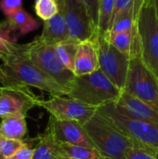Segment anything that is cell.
I'll return each mask as SVG.
<instances>
[{"instance_id": "9c48e42d", "label": "cell", "mask_w": 158, "mask_h": 159, "mask_svg": "<svg viewBox=\"0 0 158 159\" xmlns=\"http://www.w3.org/2000/svg\"><path fill=\"white\" fill-rule=\"evenodd\" d=\"M37 106L60 120H75L85 125L95 115L98 108L86 104L67 95L51 96L48 100H38Z\"/></svg>"}, {"instance_id": "7a4b0ae2", "label": "cell", "mask_w": 158, "mask_h": 159, "mask_svg": "<svg viewBox=\"0 0 158 159\" xmlns=\"http://www.w3.org/2000/svg\"><path fill=\"white\" fill-rule=\"evenodd\" d=\"M96 149L112 159H127L136 144L130 137L120 130L99 110L84 125Z\"/></svg>"}, {"instance_id": "277c9868", "label": "cell", "mask_w": 158, "mask_h": 159, "mask_svg": "<svg viewBox=\"0 0 158 159\" xmlns=\"http://www.w3.org/2000/svg\"><path fill=\"white\" fill-rule=\"evenodd\" d=\"M141 58L158 79V10L154 0H142L137 15Z\"/></svg>"}, {"instance_id": "2e32d148", "label": "cell", "mask_w": 158, "mask_h": 159, "mask_svg": "<svg viewBox=\"0 0 158 159\" xmlns=\"http://www.w3.org/2000/svg\"><path fill=\"white\" fill-rule=\"evenodd\" d=\"M103 34L110 44L130 58L141 56V41L137 24L129 31L118 33L107 31Z\"/></svg>"}, {"instance_id": "484cf974", "label": "cell", "mask_w": 158, "mask_h": 159, "mask_svg": "<svg viewBox=\"0 0 158 159\" xmlns=\"http://www.w3.org/2000/svg\"><path fill=\"white\" fill-rule=\"evenodd\" d=\"M23 0H0V10L8 17L22 8Z\"/></svg>"}, {"instance_id": "7402d4cb", "label": "cell", "mask_w": 158, "mask_h": 159, "mask_svg": "<svg viewBox=\"0 0 158 159\" xmlns=\"http://www.w3.org/2000/svg\"><path fill=\"white\" fill-rule=\"evenodd\" d=\"M115 0H100L98 33L104 34L109 30L114 13Z\"/></svg>"}, {"instance_id": "4316f807", "label": "cell", "mask_w": 158, "mask_h": 159, "mask_svg": "<svg viewBox=\"0 0 158 159\" xmlns=\"http://www.w3.org/2000/svg\"><path fill=\"white\" fill-rule=\"evenodd\" d=\"M86 6L93 22L97 26L98 29V21H99V8H100V0H81Z\"/></svg>"}, {"instance_id": "52a82bcc", "label": "cell", "mask_w": 158, "mask_h": 159, "mask_svg": "<svg viewBox=\"0 0 158 159\" xmlns=\"http://www.w3.org/2000/svg\"><path fill=\"white\" fill-rule=\"evenodd\" d=\"M26 48L29 56L37 66L69 92L75 75L60 61L54 47L44 44L39 36H36L33 41L26 44Z\"/></svg>"}, {"instance_id": "d4e9b609", "label": "cell", "mask_w": 158, "mask_h": 159, "mask_svg": "<svg viewBox=\"0 0 158 159\" xmlns=\"http://www.w3.org/2000/svg\"><path fill=\"white\" fill-rule=\"evenodd\" d=\"M127 159H158V157L154 153L136 143L129 152Z\"/></svg>"}, {"instance_id": "4dcf8cb0", "label": "cell", "mask_w": 158, "mask_h": 159, "mask_svg": "<svg viewBox=\"0 0 158 159\" xmlns=\"http://www.w3.org/2000/svg\"><path fill=\"white\" fill-rule=\"evenodd\" d=\"M154 2H155V5L156 7V9L158 10V0H154Z\"/></svg>"}, {"instance_id": "8992f818", "label": "cell", "mask_w": 158, "mask_h": 159, "mask_svg": "<svg viewBox=\"0 0 158 159\" xmlns=\"http://www.w3.org/2000/svg\"><path fill=\"white\" fill-rule=\"evenodd\" d=\"M158 110V79L145 65L141 56L130 58L124 89Z\"/></svg>"}, {"instance_id": "4fadbf2b", "label": "cell", "mask_w": 158, "mask_h": 159, "mask_svg": "<svg viewBox=\"0 0 158 159\" xmlns=\"http://www.w3.org/2000/svg\"><path fill=\"white\" fill-rule=\"evenodd\" d=\"M114 104L115 109L125 116L158 125L157 109L125 90H122L120 97Z\"/></svg>"}, {"instance_id": "ffe728a7", "label": "cell", "mask_w": 158, "mask_h": 159, "mask_svg": "<svg viewBox=\"0 0 158 159\" xmlns=\"http://www.w3.org/2000/svg\"><path fill=\"white\" fill-rule=\"evenodd\" d=\"M79 44V40L70 36L66 40L61 41L54 46L55 53L60 61L72 72H74V61Z\"/></svg>"}, {"instance_id": "d6a6232c", "label": "cell", "mask_w": 158, "mask_h": 159, "mask_svg": "<svg viewBox=\"0 0 158 159\" xmlns=\"http://www.w3.org/2000/svg\"><path fill=\"white\" fill-rule=\"evenodd\" d=\"M1 89H2V87H0V94H1Z\"/></svg>"}, {"instance_id": "3957f363", "label": "cell", "mask_w": 158, "mask_h": 159, "mask_svg": "<svg viewBox=\"0 0 158 159\" xmlns=\"http://www.w3.org/2000/svg\"><path fill=\"white\" fill-rule=\"evenodd\" d=\"M121 93L122 89L116 87L99 68L90 74L75 75L67 96L99 108L116 102Z\"/></svg>"}, {"instance_id": "83f0119b", "label": "cell", "mask_w": 158, "mask_h": 159, "mask_svg": "<svg viewBox=\"0 0 158 159\" xmlns=\"http://www.w3.org/2000/svg\"><path fill=\"white\" fill-rule=\"evenodd\" d=\"M136 0H115V7H114V13L112 16V20H111V24L113 23V21L124 11H126L128 8H129ZM110 28V27H109Z\"/></svg>"}, {"instance_id": "6da1fadb", "label": "cell", "mask_w": 158, "mask_h": 159, "mask_svg": "<svg viewBox=\"0 0 158 159\" xmlns=\"http://www.w3.org/2000/svg\"><path fill=\"white\" fill-rule=\"evenodd\" d=\"M0 82L7 84H21L55 95H68V91L55 79L46 74L31 59L26 44L10 42L8 49L0 54Z\"/></svg>"}, {"instance_id": "836d02e7", "label": "cell", "mask_w": 158, "mask_h": 159, "mask_svg": "<svg viewBox=\"0 0 158 159\" xmlns=\"http://www.w3.org/2000/svg\"><path fill=\"white\" fill-rule=\"evenodd\" d=\"M0 138H1V134H0Z\"/></svg>"}, {"instance_id": "d6986e66", "label": "cell", "mask_w": 158, "mask_h": 159, "mask_svg": "<svg viewBox=\"0 0 158 159\" xmlns=\"http://www.w3.org/2000/svg\"><path fill=\"white\" fill-rule=\"evenodd\" d=\"M26 133L27 124L25 115L14 114L1 118L0 134L2 137L22 141Z\"/></svg>"}, {"instance_id": "7c38bea8", "label": "cell", "mask_w": 158, "mask_h": 159, "mask_svg": "<svg viewBox=\"0 0 158 159\" xmlns=\"http://www.w3.org/2000/svg\"><path fill=\"white\" fill-rule=\"evenodd\" d=\"M47 129L61 143L95 148L84 125L78 121L60 120L50 116Z\"/></svg>"}, {"instance_id": "9a60e30c", "label": "cell", "mask_w": 158, "mask_h": 159, "mask_svg": "<svg viewBox=\"0 0 158 159\" xmlns=\"http://www.w3.org/2000/svg\"><path fill=\"white\" fill-rule=\"evenodd\" d=\"M94 36L79 44L74 68V74L76 76L93 73L100 68L98 49Z\"/></svg>"}, {"instance_id": "5bb4252c", "label": "cell", "mask_w": 158, "mask_h": 159, "mask_svg": "<svg viewBox=\"0 0 158 159\" xmlns=\"http://www.w3.org/2000/svg\"><path fill=\"white\" fill-rule=\"evenodd\" d=\"M59 4V12L47 20H44L43 30L39 35L40 40L47 45L54 47L61 41L66 40L70 37L68 27L66 24L64 9L61 2L57 1Z\"/></svg>"}, {"instance_id": "cb8c5ba5", "label": "cell", "mask_w": 158, "mask_h": 159, "mask_svg": "<svg viewBox=\"0 0 158 159\" xmlns=\"http://www.w3.org/2000/svg\"><path fill=\"white\" fill-rule=\"evenodd\" d=\"M24 144L22 140H13L5 137L0 138V159H7Z\"/></svg>"}, {"instance_id": "1f68e13d", "label": "cell", "mask_w": 158, "mask_h": 159, "mask_svg": "<svg viewBox=\"0 0 158 159\" xmlns=\"http://www.w3.org/2000/svg\"><path fill=\"white\" fill-rule=\"evenodd\" d=\"M1 78H2V73L0 72V80H1Z\"/></svg>"}, {"instance_id": "30bf717a", "label": "cell", "mask_w": 158, "mask_h": 159, "mask_svg": "<svg viewBox=\"0 0 158 159\" xmlns=\"http://www.w3.org/2000/svg\"><path fill=\"white\" fill-rule=\"evenodd\" d=\"M61 3L70 36L80 42L92 38L98 34L86 6L81 0H57Z\"/></svg>"}, {"instance_id": "ba28073f", "label": "cell", "mask_w": 158, "mask_h": 159, "mask_svg": "<svg viewBox=\"0 0 158 159\" xmlns=\"http://www.w3.org/2000/svg\"><path fill=\"white\" fill-rule=\"evenodd\" d=\"M94 39L98 49L100 69L116 87L123 90L126 85L130 57L110 44L103 34L98 33Z\"/></svg>"}, {"instance_id": "f1b7e54d", "label": "cell", "mask_w": 158, "mask_h": 159, "mask_svg": "<svg viewBox=\"0 0 158 159\" xmlns=\"http://www.w3.org/2000/svg\"><path fill=\"white\" fill-rule=\"evenodd\" d=\"M34 157V149L30 147V145L24 142V144L16 151V153L7 159H33Z\"/></svg>"}, {"instance_id": "ac0fdd59", "label": "cell", "mask_w": 158, "mask_h": 159, "mask_svg": "<svg viewBox=\"0 0 158 159\" xmlns=\"http://www.w3.org/2000/svg\"><path fill=\"white\" fill-rule=\"evenodd\" d=\"M37 140L33 159H72L65 155L61 143L54 138L48 129H46V131L40 134Z\"/></svg>"}, {"instance_id": "5b68a950", "label": "cell", "mask_w": 158, "mask_h": 159, "mask_svg": "<svg viewBox=\"0 0 158 159\" xmlns=\"http://www.w3.org/2000/svg\"><path fill=\"white\" fill-rule=\"evenodd\" d=\"M98 110L114 123L120 130L130 137L135 143L158 157V125L129 118L120 114L114 102L107 103Z\"/></svg>"}, {"instance_id": "44dd1931", "label": "cell", "mask_w": 158, "mask_h": 159, "mask_svg": "<svg viewBox=\"0 0 158 159\" xmlns=\"http://www.w3.org/2000/svg\"><path fill=\"white\" fill-rule=\"evenodd\" d=\"M65 155L72 159H112L102 155L98 149L88 146L61 143Z\"/></svg>"}, {"instance_id": "8fae6325", "label": "cell", "mask_w": 158, "mask_h": 159, "mask_svg": "<svg viewBox=\"0 0 158 159\" xmlns=\"http://www.w3.org/2000/svg\"><path fill=\"white\" fill-rule=\"evenodd\" d=\"M38 97L28 86L21 84H7L2 86L0 94V118L14 115L27 113L37 106Z\"/></svg>"}, {"instance_id": "e0dca14e", "label": "cell", "mask_w": 158, "mask_h": 159, "mask_svg": "<svg viewBox=\"0 0 158 159\" xmlns=\"http://www.w3.org/2000/svg\"><path fill=\"white\" fill-rule=\"evenodd\" d=\"M1 23L9 33L13 42H16L18 37L25 35L39 27V22L23 8L7 17L6 20Z\"/></svg>"}, {"instance_id": "603a6c76", "label": "cell", "mask_w": 158, "mask_h": 159, "mask_svg": "<svg viewBox=\"0 0 158 159\" xmlns=\"http://www.w3.org/2000/svg\"><path fill=\"white\" fill-rule=\"evenodd\" d=\"M57 0H34L35 14L43 20H47L59 12Z\"/></svg>"}, {"instance_id": "f546056e", "label": "cell", "mask_w": 158, "mask_h": 159, "mask_svg": "<svg viewBox=\"0 0 158 159\" xmlns=\"http://www.w3.org/2000/svg\"><path fill=\"white\" fill-rule=\"evenodd\" d=\"M10 42H13L7 30L0 23V54L8 49Z\"/></svg>"}]
</instances>
